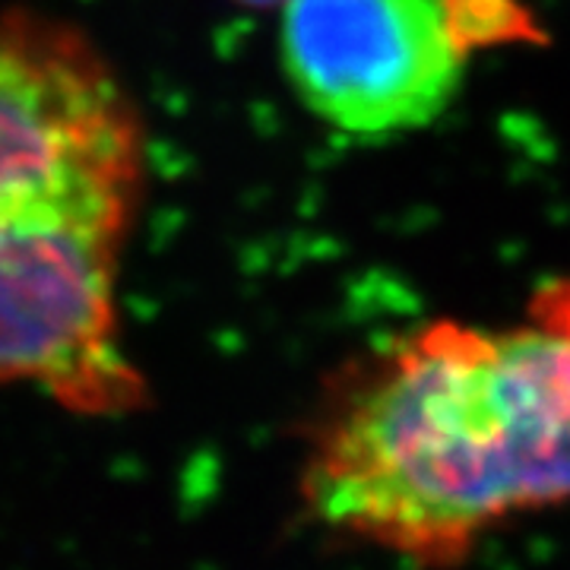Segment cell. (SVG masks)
<instances>
[{
  "instance_id": "obj_1",
  "label": "cell",
  "mask_w": 570,
  "mask_h": 570,
  "mask_svg": "<svg viewBox=\"0 0 570 570\" xmlns=\"http://www.w3.org/2000/svg\"><path fill=\"white\" fill-rule=\"evenodd\" d=\"M298 498L326 532L425 570L570 504V283L523 321H431L336 367L307 415Z\"/></svg>"
},
{
  "instance_id": "obj_2",
  "label": "cell",
  "mask_w": 570,
  "mask_h": 570,
  "mask_svg": "<svg viewBox=\"0 0 570 570\" xmlns=\"http://www.w3.org/2000/svg\"><path fill=\"white\" fill-rule=\"evenodd\" d=\"M146 194L140 108L80 26L0 13V384L140 409L118 283Z\"/></svg>"
},
{
  "instance_id": "obj_3",
  "label": "cell",
  "mask_w": 570,
  "mask_h": 570,
  "mask_svg": "<svg viewBox=\"0 0 570 570\" xmlns=\"http://www.w3.org/2000/svg\"><path fill=\"white\" fill-rule=\"evenodd\" d=\"M517 32L510 0H285L279 45L317 118L384 137L444 115L469 55Z\"/></svg>"
},
{
  "instance_id": "obj_4",
  "label": "cell",
  "mask_w": 570,
  "mask_h": 570,
  "mask_svg": "<svg viewBox=\"0 0 570 570\" xmlns=\"http://www.w3.org/2000/svg\"><path fill=\"white\" fill-rule=\"evenodd\" d=\"M245 3H254V7H266V3H285V0H245Z\"/></svg>"
}]
</instances>
